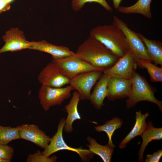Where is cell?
Wrapping results in <instances>:
<instances>
[{
    "mask_svg": "<svg viewBox=\"0 0 162 162\" xmlns=\"http://www.w3.org/2000/svg\"><path fill=\"white\" fill-rule=\"evenodd\" d=\"M75 53L81 59L104 70L112 66L119 58L104 45L91 36L79 46Z\"/></svg>",
    "mask_w": 162,
    "mask_h": 162,
    "instance_id": "1",
    "label": "cell"
},
{
    "mask_svg": "<svg viewBox=\"0 0 162 162\" xmlns=\"http://www.w3.org/2000/svg\"><path fill=\"white\" fill-rule=\"evenodd\" d=\"M90 36L99 41L119 58L130 50L124 34L113 24L96 26L91 30Z\"/></svg>",
    "mask_w": 162,
    "mask_h": 162,
    "instance_id": "2",
    "label": "cell"
},
{
    "mask_svg": "<svg viewBox=\"0 0 162 162\" xmlns=\"http://www.w3.org/2000/svg\"><path fill=\"white\" fill-rule=\"evenodd\" d=\"M131 89L126 100V107L130 109L138 102L148 101L157 105L160 112L162 111V102L155 97L156 89L148 82L146 80L136 71L131 79Z\"/></svg>",
    "mask_w": 162,
    "mask_h": 162,
    "instance_id": "3",
    "label": "cell"
},
{
    "mask_svg": "<svg viewBox=\"0 0 162 162\" xmlns=\"http://www.w3.org/2000/svg\"><path fill=\"white\" fill-rule=\"evenodd\" d=\"M65 122V119L64 118H62L60 119L56 133L51 138L49 143L41 152L42 154L46 157H48L56 152L62 150H67L77 153L82 160L89 161L93 158L94 154L88 149H83L81 148H72L65 143L63 136Z\"/></svg>",
    "mask_w": 162,
    "mask_h": 162,
    "instance_id": "4",
    "label": "cell"
},
{
    "mask_svg": "<svg viewBox=\"0 0 162 162\" xmlns=\"http://www.w3.org/2000/svg\"><path fill=\"white\" fill-rule=\"evenodd\" d=\"M51 62L56 64L70 80L83 73L93 70H104L93 66L81 59L76 53L74 55L60 58L52 57Z\"/></svg>",
    "mask_w": 162,
    "mask_h": 162,
    "instance_id": "5",
    "label": "cell"
},
{
    "mask_svg": "<svg viewBox=\"0 0 162 162\" xmlns=\"http://www.w3.org/2000/svg\"><path fill=\"white\" fill-rule=\"evenodd\" d=\"M70 86L65 87L54 88L42 85L38 92V98L43 108L48 111L51 107L61 105L71 96L73 90Z\"/></svg>",
    "mask_w": 162,
    "mask_h": 162,
    "instance_id": "6",
    "label": "cell"
},
{
    "mask_svg": "<svg viewBox=\"0 0 162 162\" xmlns=\"http://www.w3.org/2000/svg\"><path fill=\"white\" fill-rule=\"evenodd\" d=\"M113 24L120 28L124 34L130 50L136 59H145L153 62L147 52L146 46L137 33L131 30L127 24L116 16H113Z\"/></svg>",
    "mask_w": 162,
    "mask_h": 162,
    "instance_id": "7",
    "label": "cell"
},
{
    "mask_svg": "<svg viewBox=\"0 0 162 162\" xmlns=\"http://www.w3.org/2000/svg\"><path fill=\"white\" fill-rule=\"evenodd\" d=\"M104 70L88 71L78 75L70 80V85L80 94V100H89L93 87L103 74Z\"/></svg>",
    "mask_w": 162,
    "mask_h": 162,
    "instance_id": "8",
    "label": "cell"
},
{
    "mask_svg": "<svg viewBox=\"0 0 162 162\" xmlns=\"http://www.w3.org/2000/svg\"><path fill=\"white\" fill-rule=\"evenodd\" d=\"M137 67L136 59L130 50L112 66L105 70L103 74L111 77L130 80Z\"/></svg>",
    "mask_w": 162,
    "mask_h": 162,
    "instance_id": "9",
    "label": "cell"
},
{
    "mask_svg": "<svg viewBox=\"0 0 162 162\" xmlns=\"http://www.w3.org/2000/svg\"><path fill=\"white\" fill-rule=\"evenodd\" d=\"M38 79L42 85L54 88L62 87L69 84L70 80L56 64L52 62L41 70Z\"/></svg>",
    "mask_w": 162,
    "mask_h": 162,
    "instance_id": "10",
    "label": "cell"
},
{
    "mask_svg": "<svg viewBox=\"0 0 162 162\" xmlns=\"http://www.w3.org/2000/svg\"><path fill=\"white\" fill-rule=\"evenodd\" d=\"M2 38L5 44L0 49V54L29 49L31 43L26 40L23 32L17 28H11L6 31Z\"/></svg>",
    "mask_w": 162,
    "mask_h": 162,
    "instance_id": "11",
    "label": "cell"
},
{
    "mask_svg": "<svg viewBox=\"0 0 162 162\" xmlns=\"http://www.w3.org/2000/svg\"><path fill=\"white\" fill-rule=\"evenodd\" d=\"M19 134L21 139L30 141L44 149L49 143L51 138L35 124L20 125Z\"/></svg>",
    "mask_w": 162,
    "mask_h": 162,
    "instance_id": "12",
    "label": "cell"
},
{
    "mask_svg": "<svg viewBox=\"0 0 162 162\" xmlns=\"http://www.w3.org/2000/svg\"><path fill=\"white\" fill-rule=\"evenodd\" d=\"M131 84V80L111 77L108 84L106 98L111 101L128 98Z\"/></svg>",
    "mask_w": 162,
    "mask_h": 162,
    "instance_id": "13",
    "label": "cell"
},
{
    "mask_svg": "<svg viewBox=\"0 0 162 162\" xmlns=\"http://www.w3.org/2000/svg\"><path fill=\"white\" fill-rule=\"evenodd\" d=\"M29 49L48 53L55 58H62L76 54L66 46L53 44L44 40L31 42Z\"/></svg>",
    "mask_w": 162,
    "mask_h": 162,
    "instance_id": "14",
    "label": "cell"
},
{
    "mask_svg": "<svg viewBox=\"0 0 162 162\" xmlns=\"http://www.w3.org/2000/svg\"><path fill=\"white\" fill-rule=\"evenodd\" d=\"M111 77L103 74L91 93L89 100L97 110L101 109L104 105V100L106 97L108 83Z\"/></svg>",
    "mask_w": 162,
    "mask_h": 162,
    "instance_id": "15",
    "label": "cell"
},
{
    "mask_svg": "<svg viewBox=\"0 0 162 162\" xmlns=\"http://www.w3.org/2000/svg\"><path fill=\"white\" fill-rule=\"evenodd\" d=\"M80 100L78 92L74 91L73 93L69 103L66 105L64 109L68 113L63 130L67 133L72 132V125L74 122L77 120H80L81 117L78 110V106Z\"/></svg>",
    "mask_w": 162,
    "mask_h": 162,
    "instance_id": "16",
    "label": "cell"
},
{
    "mask_svg": "<svg viewBox=\"0 0 162 162\" xmlns=\"http://www.w3.org/2000/svg\"><path fill=\"white\" fill-rule=\"evenodd\" d=\"M149 115L148 112L142 114L141 110L136 112V121L134 125L130 132L119 144V147L120 149L125 148L132 140L137 136H141L147 128L146 119Z\"/></svg>",
    "mask_w": 162,
    "mask_h": 162,
    "instance_id": "17",
    "label": "cell"
},
{
    "mask_svg": "<svg viewBox=\"0 0 162 162\" xmlns=\"http://www.w3.org/2000/svg\"><path fill=\"white\" fill-rule=\"evenodd\" d=\"M147 124V128L141 136L142 142L138 154L139 162L143 161L144 152L149 143L153 140L162 139V128L155 127L151 122H148Z\"/></svg>",
    "mask_w": 162,
    "mask_h": 162,
    "instance_id": "18",
    "label": "cell"
},
{
    "mask_svg": "<svg viewBox=\"0 0 162 162\" xmlns=\"http://www.w3.org/2000/svg\"><path fill=\"white\" fill-rule=\"evenodd\" d=\"M144 44L148 55L156 64L162 65V43L159 40H149L140 33H137Z\"/></svg>",
    "mask_w": 162,
    "mask_h": 162,
    "instance_id": "19",
    "label": "cell"
},
{
    "mask_svg": "<svg viewBox=\"0 0 162 162\" xmlns=\"http://www.w3.org/2000/svg\"><path fill=\"white\" fill-rule=\"evenodd\" d=\"M152 0H138L134 5L128 7L119 6L118 11L124 14H138L148 19L152 18L150 5Z\"/></svg>",
    "mask_w": 162,
    "mask_h": 162,
    "instance_id": "20",
    "label": "cell"
},
{
    "mask_svg": "<svg viewBox=\"0 0 162 162\" xmlns=\"http://www.w3.org/2000/svg\"><path fill=\"white\" fill-rule=\"evenodd\" d=\"M87 139L89 144L86 146L91 152L99 156L104 162H111L114 148L108 144L105 146L100 145L91 136H88Z\"/></svg>",
    "mask_w": 162,
    "mask_h": 162,
    "instance_id": "21",
    "label": "cell"
},
{
    "mask_svg": "<svg viewBox=\"0 0 162 162\" xmlns=\"http://www.w3.org/2000/svg\"><path fill=\"white\" fill-rule=\"evenodd\" d=\"M123 124V120L118 117H114L112 119L107 121L102 125L94 127L96 131L98 132H104L108 136V145L114 148L116 147L112 140V137L115 131L120 128Z\"/></svg>",
    "mask_w": 162,
    "mask_h": 162,
    "instance_id": "22",
    "label": "cell"
},
{
    "mask_svg": "<svg viewBox=\"0 0 162 162\" xmlns=\"http://www.w3.org/2000/svg\"><path fill=\"white\" fill-rule=\"evenodd\" d=\"M137 67L146 68L150 76L151 82H162V68L158 67L148 60L142 58L136 60Z\"/></svg>",
    "mask_w": 162,
    "mask_h": 162,
    "instance_id": "23",
    "label": "cell"
},
{
    "mask_svg": "<svg viewBox=\"0 0 162 162\" xmlns=\"http://www.w3.org/2000/svg\"><path fill=\"white\" fill-rule=\"evenodd\" d=\"M20 125L16 127L0 125V144L7 145L11 141L20 139Z\"/></svg>",
    "mask_w": 162,
    "mask_h": 162,
    "instance_id": "24",
    "label": "cell"
},
{
    "mask_svg": "<svg viewBox=\"0 0 162 162\" xmlns=\"http://www.w3.org/2000/svg\"><path fill=\"white\" fill-rule=\"evenodd\" d=\"M93 2L99 4L110 12H111L113 10L112 8L106 0H73L71 2V5L74 11H78L82 8L86 3Z\"/></svg>",
    "mask_w": 162,
    "mask_h": 162,
    "instance_id": "25",
    "label": "cell"
},
{
    "mask_svg": "<svg viewBox=\"0 0 162 162\" xmlns=\"http://www.w3.org/2000/svg\"><path fill=\"white\" fill-rule=\"evenodd\" d=\"M57 158L55 156L46 157L44 156L40 150L34 154H30L27 159V162H56Z\"/></svg>",
    "mask_w": 162,
    "mask_h": 162,
    "instance_id": "26",
    "label": "cell"
},
{
    "mask_svg": "<svg viewBox=\"0 0 162 162\" xmlns=\"http://www.w3.org/2000/svg\"><path fill=\"white\" fill-rule=\"evenodd\" d=\"M14 152V149L11 146L0 144V158L11 160Z\"/></svg>",
    "mask_w": 162,
    "mask_h": 162,
    "instance_id": "27",
    "label": "cell"
},
{
    "mask_svg": "<svg viewBox=\"0 0 162 162\" xmlns=\"http://www.w3.org/2000/svg\"><path fill=\"white\" fill-rule=\"evenodd\" d=\"M162 156V149L158 150L152 154L146 156V162H159Z\"/></svg>",
    "mask_w": 162,
    "mask_h": 162,
    "instance_id": "28",
    "label": "cell"
},
{
    "mask_svg": "<svg viewBox=\"0 0 162 162\" xmlns=\"http://www.w3.org/2000/svg\"><path fill=\"white\" fill-rule=\"evenodd\" d=\"M10 4L5 0H0V14L9 10L10 8Z\"/></svg>",
    "mask_w": 162,
    "mask_h": 162,
    "instance_id": "29",
    "label": "cell"
},
{
    "mask_svg": "<svg viewBox=\"0 0 162 162\" xmlns=\"http://www.w3.org/2000/svg\"><path fill=\"white\" fill-rule=\"evenodd\" d=\"M114 8L117 10L120 6V4L122 0H112Z\"/></svg>",
    "mask_w": 162,
    "mask_h": 162,
    "instance_id": "30",
    "label": "cell"
},
{
    "mask_svg": "<svg viewBox=\"0 0 162 162\" xmlns=\"http://www.w3.org/2000/svg\"><path fill=\"white\" fill-rule=\"evenodd\" d=\"M11 160L3 159L0 158V162H10Z\"/></svg>",
    "mask_w": 162,
    "mask_h": 162,
    "instance_id": "31",
    "label": "cell"
},
{
    "mask_svg": "<svg viewBox=\"0 0 162 162\" xmlns=\"http://www.w3.org/2000/svg\"><path fill=\"white\" fill-rule=\"evenodd\" d=\"M7 2L10 4L14 0H5Z\"/></svg>",
    "mask_w": 162,
    "mask_h": 162,
    "instance_id": "32",
    "label": "cell"
}]
</instances>
